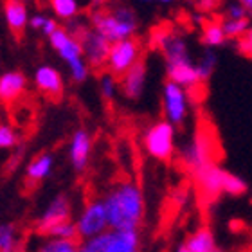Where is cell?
<instances>
[{"label": "cell", "instance_id": "6da1fadb", "mask_svg": "<svg viewBox=\"0 0 252 252\" xmlns=\"http://www.w3.org/2000/svg\"><path fill=\"white\" fill-rule=\"evenodd\" d=\"M105 207L112 231L137 229L144 213V200L139 186L123 182L110 189L105 196Z\"/></svg>", "mask_w": 252, "mask_h": 252}, {"label": "cell", "instance_id": "7a4b0ae2", "mask_svg": "<svg viewBox=\"0 0 252 252\" xmlns=\"http://www.w3.org/2000/svg\"><path fill=\"white\" fill-rule=\"evenodd\" d=\"M89 24L105 38H108L112 43L135 36L137 27H139L135 11L126 4L92 9L89 15Z\"/></svg>", "mask_w": 252, "mask_h": 252}, {"label": "cell", "instance_id": "3957f363", "mask_svg": "<svg viewBox=\"0 0 252 252\" xmlns=\"http://www.w3.org/2000/svg\"><path fill=\"white\" fill-rule=\"evenodd\" d=\"M142 144L150 157L157 160H169L175 153V125L168 119L153 123L144 131Z\"/></svg>", "mask_w": 252, "mask_h": 252}, {"label": "cell", "instance_id": "277c9868", "mask_svg": "<svg viewBox=\"0 0 252 252\" xmlns=\"http://www.w3.org/2000/svg\"><path fill=\"white\" fill-rule=\"evenodd\" d=\"M142 58V45L137 38H125L119 42H114L106 60V70L114 72L121 78L123 74L128 72L139 60Z\"/></svg>", "mask_w": 252, "mask_h": 252}, {"label": "cell", "instance_id": "5b68a950", "mask_svg": "<svg viewBox=\"0 0 252 252\" xmlns=\"http://www.w3.org/2000/svg\"><path fill=\"white\" fill-rule=\"evenodd\" d=\"M189 110V92L182 85L175 81H166L162 85V112L164 119L173 123L175 126L182 125Z\"/></svg>", "mask_w": 252, "mask_h": 252}, {"label": "cell", "instance_id": "8992f818", "mask_svg": "<svg viewBox=\"0 0 252 252\" xmlns=\"http://www.w3.org/2000/svg\"><path fill=\"white\" fill-rule=\"evenodd\" d=\"M78 234L81 240L87 238H94L97 234H103L110 229L108 223V215H106V207L103 200H94L85 205L83 211L78 216Z\"/></svg>", "mask_w": 252, "mask_h": 252}, {"label": "cell", "instance_id": "52a82bcc", "mask_svg": "<svg viewBox=\"0 0 252 252\" xmlns=\"http://www.w3.org/2000/svg\"><path fill=\"white\" fill-rule=\"evenodd\" d=\"M213 155H215V146H213L209 133L207 131H198L193 137V141L184 148L182 160H184V164L189 168L191 173H196L198 169L215 162Z\"/></svg>", "mask_w": 252, "mask_h": 252}, {"label": "cell", "instance_id": "ba28073f", "mask_svg": "<svg viewBox=\"0 0 252 252\" xmlns=\"http://www.w3.org/2000/svg\"><path fill=\"white\" fill-rule=\"evenodd\" d=\"M81 45H83V56L90 63L92 68H106V60L110 53L112 42L105 38L99 31H95L94 27H87L81 32Z\"/></svg>", "mask_w": 252, "mask_h": 252}, {"label": "cell", "instance_id": "9c48e42d", "mask_svg": "<svg viewBox=\"0 0 252 252\" xmlns=\"http://www.w3.org/2000/svg\"><path fill=\"white\" fill-rule=\"evenodd\" d=\"M225 169L220 168L216 162L205 166V168L198 169L196 173H193L196 186L200 189V194L205 200H215L223 193V180H225Z\"/></svg>", "mask_w": 252, "mask_h": 252}, {"label": "cell", "instance_id": "30bf717a", "mask_svg": "<svg viewBox=\"0 0 252 252\" xmlns=\"http://www.w3.org/2000/svg\"><path fill=\"white\" fill-rule=\"evenodd\" d=\"M49 45L58 53V56L63 62L70 63L74 60L83 58V45L78 36L67 31V27H58L56 31L49 36Z\"/></svg>", "mask_w": 252, "mask_h": 252}, {"label": "cell", "instance_id": "8fae6325", "mask_svg": "<svg viewBox=\"0 0 252 252\" xmlns=\"http://www.w3.org/2000/svg\"><path fill=\"white\" fill-rule=\"evenodd\" d=\"M34 85L43 95L51 99H58L65 90V81L58 68L53 65H40L34 70Z\"/></svg>", "mask_w": 252, "mask_h": 252}, {"label": "cell", "instance_id": "7c38bea8", "mask_svg": "<svg viewBox=\"0 0 252 252\" xmlns=\"http://www.w3.org/2000/svg\"><path fill=\"white\" fill-rule=\"evenodd\" d=\"M166 76L169 81H175V83L182 85L184 89H188V92L198 89L200 85L204 83L200 79L198 68H196V63H193V60L166 63Z\"/></svg>", "mask_w": 252, "mask_h": 252}, {"label": "cell", "instance_id": "4fadbf2b", "mask_svg": "<svg viewBox=\"0 0 252 252\" xmlns=\"http://www.w3.org/2000/svg\"><path fill=\"white\" fill-rule=\"evenodd\" d=\"M2 13H4L7 29L16 36H22V32L26 31L27 26H29V20H31L26 0H4Z\"/></svg>", "mask_w": 252, "mask_h": 252}, {"label": "cell", "instance_id": "5bb4252c", "mask_svg": "<svg viewBox=\"0 0 252 252\" xmlns=\"http://www.w3.org/2000/svg\"><path fill=\"white\" fill-rule=\"evenodd\" d=\"M90 150H92V137L87 130H76L68 144V158L76 171H83L89 166Z\"/></svg>", "mask_w": 252, "mask_h": 252}, {"label": "cell", "instance_id": "9a60e30c", "mask_svg": "<svg viewBox=\"0 0 252 252\" xmlns=\"http://www.w3.org/2000/svg\"><path fill=\"white\" fill-rule=\"evenodd\" d=\"M146 76H148L146 62L141 58L128 72H125L119 78L123 94L128 99H139L142 95V92H144V87H146Z\"/></svg>", "mask_w": 252, "mask_h": 252}, {"label": "cell", "instance_id": "2e32d148", "mask_svg": "<svg viewBox=\"0 0 252 252\" xmlns=\"http://www.w3.org/2000/svg\"><path fill=\"white\" fill-rule=\"evenodd\" d=\"M70 220V204H68L67 196H56V198L49 204V207L43 211V215L38 220V231L42 234H47L53 227H56L62 221Z\"/></svg>", "mask_w": 252, "mask_h": 252}, {"label": "cell", "instance_id": "e0dca14e", "mask_svg": "<svg viewBox=\"0 0 252 252\" xmlns=\"http://www.w3.org/2000/svg\"><path fill=\"white\" fill-rule=\"evenodd\" d=\"M27 79L20 70H7L0 76V101L11 105L26 94Z\"/></svg>", "mask_w": 252, "mask_h": 252}, {"label": "cell", "instance_id": "ac0fdd59", "mask_svg": "<svg viewBox=\"0 0 252 252\" xmlns=\"http://www.w3.org/2000/svg\"><path fill=\"white\" fill-rule=\"evenodd\" d=\"M108 252H139V232H137V229L112 231Z\"/></svg>", "mask_w": 252, "mask_h": 252}, {"label": "cell", "instance_id": "d6986e66", "mask_svg": "<svg viewBox=\"0 0 252 252\" xmlns=\"http://www.w3.org/2000/svg\"><path fill=\"white\" fill-rule=\"evenodd\" d=\"M53 164H54V158L51 153H42V155H38L36 158H32L29 166L26 169V175H27V180L32 182V184H36V182H42L43 179H47L51 171H53Z\"/></svg>", "mask_w": 252, "mask_h": 252}, {"label": "cell", "instance_id": "ffe728a7", "mask_svg": "<svg viewBox=\"0 0 252 252\" xmlns=\"http://www.w3.org/2000/svg\"><path fill=\"white\" fill-rule=\"evenodd\" d=\"M200 40L205 47H220L227 42L225 31L221 26V20H207L202 26V32H200Z\"/></svg>", "mask_w": 252, "mask_h": 252}, {"label": "cell", "instance_id": "44dd1931", "mask_svg": "<svg viewBox=\"0 0 252 252\" xmlns=\"http://www.w3.org/2000/svg\"><path fill=\"white\" fill-rule=\"evenodd\" d=\"M186 245L193 252H223L221 249L216 247L213 232H211L209 229H205V227H202V229H198L196 232H193V234L189 236Z\"/></svg>", "mask_w": 252, "mask_h": 252}, {"label": "cell", "instance_id": "7402d4cb", "mask_svg": "<svg viewBox=\"0 0 252 252\" xmlns=\"http://www.w3.org/2000/svg\"><path fill=\"white\" fill-rule=\"evenodd\" d=\"M49 7L54 13V16L60 18L62 22L78 18L79 11H81L78 0H49Z\"/></svg>", "mask_w": 252, "mask_h": 252}, {"label": "cell", "instance_id": "603a6c76", "mask_svg": "<svg viewBox=\"0 0 252 252\" xmlns=\"http://www.w3.org/2000/svg\"><path fill=\"white\" fill-rule=\"evenodd\" d=\"M221 26H223L227 40H238L251 27V18L249 16L247 18H227V16H223L221 18Z\"/></svg>", "mask_w": 252, "mask_h": 252}, {"label": "cell", "instance_id": "cb8c5ba5", "mask_svg": "<svg viewBox=\"0 0 252 252\" xmlns=\"http://www.w3.org/2000/svg\"><path fill=\"white\" fill-rule=\"evenodd\" d=\"M110 236H112V231H106L94 238L81 240V243L78 245V252H108Z\"/></svg>", "mask_w": 252, "mask_h": 252}, {"label": "cell", "instance_id": "d4e9b609", "mask_svg": "<svg viewBox=\"0 0 252 252\" xmlns=\"http://www.w3.org/2000/svg\"><path fill=\"white\" fill-rule=\"evenodd\" d=\"M119 76H116L114 72L110 70H105V72H101L99 76V90H101V95L105 97L106 101H112L116 97L117 94V89L121 87V81H117Z\"/></svg>", "mask_w": 252, "mask_h": 252}, {"label": "cell", "instance_id": "484cf974", "mask_svg": "<svg viewBox=\"0 0 252 252\" xmlns=\"http://www.w3.org/2000/svg\"><path fill=\"white\" fill-rule=\"evenodd\" d=\"M215 67H216V54H215V51H213V47H207L204 51V54H202V58L196 63L200 79H202V81H207V79L211 78V74L215 72Z\"/></svg>", "mask_w": 252, "mask_h": 252}, {"label": "cell", "instance_id": "4316f807", "mask_svg": "<svg viewBox=\"0 0 252 252\" xmlns=\"http://www.w3.org/2000/svg\"><path fill=\"white\" fill-rule=\"evenodd\" d=\"M68 68V76H70V79H72L74 83H83L85 79L90 76V63L83 58H78L74 60V62H70L67 65Z\"/></svg>", "mask_w": 252, "mask_h": 252}, {"label": "cell", "instance_id": "83f0119b", "mask_svg": "<svg viewBox=\"0 0 252 252\" xmlns=\"http://www.w3.org/2000/svg\"><path fill=\"white\" fill-rule=\"evenodd\" d=\"M38 252H78V243L74 240L49 238V242L43 243Z\"/></svg>", "mask_w": 252, "mask_h": 252}, {"label": "cell", "instance_id": "f1b7e54d", "mask_svg": "<svg viewBox=\"0 0 252 252\" xmlns=\"http://www.w3.org/2000/svg\"><path fill=\"white\" fill-rule=\"evenodd\" d=\"M0 252H18V236L13 225H2L0 229Z\"/></svg>", "mask_w": 252, "mask_h": 252}, {"label": "cell", "instance_id": "f546056e", "mask_svg": "<svg viewBox=\"0 0 252 252\" xmlns=\"http://www.w3.org/2000/svg\"><path fill=\"white\" fill-rule=\"evenodd\" d=\"M45 236H49V238H62V240H74V242H76V238H79L78 225H76V223H72L70 220L62 221V223H58L56 227H53V229H51V231H49Z\"/></svg>", "mask_w": 252, "mask_h": 252}, {"label": "cell", "instance_id": "4dcf8cb0", "mask_svg": "<svg viewBox=\"0 0 252 252\" xmlns=\"http://www.w3.org/2000/svg\"><path fill=\"white\" fill-rule=\"evenodd\" d=\"M245 191H247V182H245L242 177H238V175L227 171L225 180H223V193L238 196V194H243Z\"/></svg>", "mask_w": 252, "mask_h": 252}, {"label": "cell", "instance_id": "1f68e13d", "mask_svg": "<svg viewBox=\"0 0 252 252\" xmlns=\"http://www.w3.org/2000/svg\"><path fill=\"white\" fill-rule=\"evenodd\" d=\"M18 144V133H16L9 125L0 126V148L4 150H11Z\"/></svg>", "mask_w": 252, "mask_h": 252}, {"label": "cell", "instance_id": "d6a6232c", "mask_svg": "<svg viewBox=\"0 0 252 252\" xmlns=\"http://www.w3.org/2000/svg\"><path fill=\"white\" fill-rule=\"evenodd\" d=\"M236 47L240 51V54H243L245 58H252V24L245 31V34L236 40Z\"/></svg>", "mask_w": 252, "mask_h": 252}, {"label": "cell", "instance_id": "836d02e7", "mask_svg": "<svg viewBox=\"0 0 252 252\" xmlns=\"http://www.w3.org/2000/svg\"><path fill=\"white\" fill-rule=\"evenodd\" d=\"M249 15H251V13H249V9L242 4V2H238V4L236 2H234V4H229L225 9L227 18H247Z\"/></svg>", "mask_w": 252, "mask_h": 252}, {"label": "cell", "instance_id": "e575fe53", "mask_svg": "<svg viewBox=\"0 0 252 252\" xmlns=\"http://www.w3.org/2000/svg\"><path fill=\"white\" fill-rule=\"evenodd\" d=\"M47 20H49V16H45L43 13H34V15H31V20H29V27H31V29H34V31H40V32H42V29L45 27Z\"/></svg>", "mask_w": 252, "mask_h": 252}, {"label": "cell", "instance_id": "d590c367", "mask_svg": "<svg viewBox=\"0 0 252 252\" xmlns=\"http://www.w3.org/2000/svg\"><path fill=\"white\" fill-rule=\"evenodd\" d=\"M218 7V0H196V9L200 13H211Z\"/></svg>", "mask_w": 252, "mask_h": 252}, {"label": "cell", "instance_id": "8d00e7d4", "mask_svg": "<svg viewBox=\"0 0 252 252\" xmlns=\"http://www.w3.org/2000/svg\"><path fill=\"white\" fill-rule=\"evenodd\" d=\"M58 27H60V26H58V22L54 20V18H49L47 24H45V27L42 29V34H43V36H47V38H49L54 31H56V29H58Z\"/></svg>", "mask_w": 252, "mask_h": 252}, {"label": "cell", "instance_id": "74e56055", "mask_svg": "<svg viewBox=\"0 0 252 252\" xmlns=\"http://www.w3.org/2000/svg\"><path fill=\"white\" fill-rule=\"evenodd\" d=\"M110 4V0H90V9H99V7H106Z\"/></svg>", "mask_w": 252, "mask_h": 252}, {"label": "cell", "instance_id": "f35d334b", "mask_svg": "<svg viewBox=\"0 0 252 252\" xmlns=\"http://www.w3.org/2000/svg\"><path fill=\"white\" fill-rule=\"evenodd\" d=\"M240 2H242V4L245 5V7H247L249 13H252V0H240Z\"/></svg>", "mask_w": 252, "mask_h": 252}, {"label": "cell", "instance_id": "ab89813d", "mask_svg": "<svg viewBox=\"0 0 252 252\" xmlns=\"http://www.w3.org/2000/svg\"><path fill=\"white\" fill-rule=\"evenodd\" d=\"M177 252H193V251H191L188 245H182V247H179V251H177Z\"/></svg>", "mask_w": 252, "mask_h": 252}, {"label": "cell", "instance_id": "60d3db41", "mask_svg": "<svg viewBox=\"0 0 252 252\" xmlns=\"http://www.w3.org/2000/svg\"><path fill=\"white\" fill-rule=\"evenodd\" d=\"M158 2H160V4H173L175 0H158Z\"/></svg>", "mask_w": 252, "mask_h": 252}, {"label": "cell", "instance_id": "b9f144b4", "mask_svg": "<svg viewBox=\"0 0 252 252\" xmlns=\"http://www.w3.org/2000/svg\"><path fill=\"white\" fill-rule=\"evenodd\" d=\"M141 2H153V0H141Z\"/></svg>", "mask_w": 252, "mask_h": 252}]
</instances>
